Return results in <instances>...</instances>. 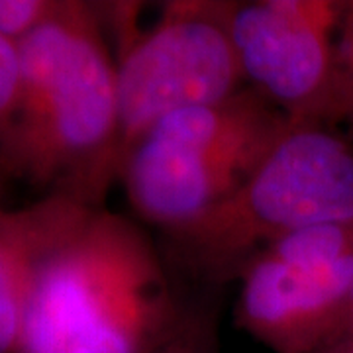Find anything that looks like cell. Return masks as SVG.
<instances>
[{"label": "cell", "mask_w": 353, "mask_h": 353, "mask_svg": "<svg viewBox=\"0 0 353 353\" xmlns=\"http://www.w3.org/2000/svg\"><path fill=\"white\" fill-rule=\"evenodd\" d=\"M18 53V87L0 118L4 175L102 208L120 175L116 57L102 4L59 0Z\"/></svg>", "instance_id": "cell-1"}, {"label": "cell", "mask_w": 353, "mask_h": 353, "mask_svg": "<svg viewBox=\"0 0 353 353\" xmlns=\"http://www.w3.org/2000/svg\"><path fill=\"white\" fill-rule=\"evenodd\" d=\"M189 320L150 236L102 206L41 265L16 353H161Z\"/></svg>", "instance_id": "cell-2"}, {"label": "cell", "mask_w": 353, "mask_h": 353, "mask_svg": "<svg viewBox=\"0 0 353 353\" xmlns=\"http://www.w3.org/2000/svg\"><path fill=\"white\" fill-rule=\"evenodd\" d=\"M347 222H353V145L328 124L292 122L240 189L169 238L190 269L226 281L273 241Z\"/></svg>", "instance_id": "cell-3"}, {"label": "cell", "mask_w": 353, "mask_h": 353, "mask_svg": "<svg viewBox=\"0 0 353 353\" xmlns=\"http://www.w3.org/2000/svg\"><path fill=\"white\" fill-rule=\"evenodd\" d=\"M253 88L163 118L126 155L118 183L134 212L167 236L230 199L289 130Z\"/></svg>", "instance_id": "cell-4"}, {"label": "cell", "mask_w": 353, "mask_h": 353, "mask_svg": "<svg viewBox=\"0 0 353 353\" xmlns=\"http://www.w3.org/2000/svg\"><path fill=\"white\" fill-rule=\"evenodd\" d=\"M130 12L128 4L104 8L118 46L120 169L130 150L163 118L226 101L245 88L228 30L226 2H167L143 32L134 30Z\"/></svg>", "instance_id": "cell-5"}, {"label": "cell", "mask_w": 353, "mask_h": 353, "mask_svg": "<svg viewBox=\"0 0 353 353\" xmlns=\"http://www.w3.org/2000/svg\"><path fill=\"white\" fill-rule=\"evenodd\" d=\"M238 324L277 353H316L336 341L353 290V222L289 234L238 275Z\"/></svg>", "instance_id": "cell-6"}, {"label": "cell", "mask_w": 353, "mask_h": 353, "mask_svg": "<svg viewBox=\"0 0 353 353\" xmlns=\"http://www.w3.org/2000/svg\"><path fill=\"white\" fill-rule=\"evenodd\" d=\"M345 2H226L241 75L292 122L341 120L338 39Z\"/></svg>", "instance_id": "cell-7"}, {"label": "cell", "mask_w": 353, "mask_h": 353, "mask_svg": "<svg viewBox=\"0 0 353 353\" xmlns=\"http://www.w3.org/2000/svg\"><path fill=\"white\" fill-rule=\"evenodd\" d=\"M90 210L67 196H41L0 212V353H16L41 265Z\"/></svg>", "instance_id": "cell-8"}, {"label": "cell", "mask_w": 353, "mask_h": 353, "mask_svg": "<svg viewBox=\"0 0 353 353\" xmlns=\"http://www.w3.org/2000/svg\"><path fill=\"white\" fill-rule=\"evenodd\" d=\"M57 6L59 0H0V36L18 46L48 22Z\"/></svg>", "instance_id": "cell-9"}, {"label": "cell", "mask_w": 353, "mask_h": 353, "mask_svg": "<svg viewBox=\"0 0 353 353\" xmlns=\"http://www.w3.org/2000/svg\"><path fill=\"white\" fill-rule=\"evenodd\" d=\"M338 63H340V110L341 120L353 128V2H345L338 39Z\"/></svg>", "instance_id": "cell-10"}, {"label": "cell", "mask_w": 353, "mask_h": 353, "mask_svg": "<svg viewBox=\"0 0 353 353\" xmlns=\"http://www.w3.org/2000/svg\"><path fill=\"white\" fill-rule=\"evenodd\" d=\"M20 53L18 46L0 36V118L8 110L18 87Z\"/></svg>", "instance_id": "cell-11"}, {"label": "cell", "mask_w": 353, "mask_h": 353, "mask_svg": "<svg viewBox=\"0 0 353 353\" xmlns=\"http://www.w3.org/2000/svg\"><path fill=\"white\" fill-rule=\"evenodd\" d=\"M347 340H353V290L352 294H350V301H347L345 308H343L340 328H338V334H336V341H334L332 345ZM332 345H330V347H332Z\"/></svg>", "instance_id": "cell-12"}, {"label": "cell", "mask_w": 353, "mask_h": 353, "mask_svg": "<svg viewBox=\"0 0 353 353\" xmlns=\"http://www.w3.org/2000/svg\"><path fill=\"white\" fill-rule=\"evenodd\" d=\"M316 353H353V340L341 341V343H336L332 347H326V350Z\"/></svg>", "instance_id": "cell-13"}, {"label": "cell", "mask_w": 353, "mask_h": 353, "mask_svg": "<svg viewBox=\"0 0 353 353\" xmlns=\"http://www.w3.org/2000/svg\"><path fill=\"white\" fill-rule=\"evenodd\" d=\"M8 179H6V175H4V171H2V167H0V201H2V189H4V183H6ZM4 208L0 206V212H2Z\"/></svg>", "instance_id": "cell-14"}]
</instances>
